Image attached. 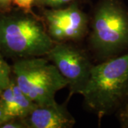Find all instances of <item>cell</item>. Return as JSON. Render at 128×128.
<instances>
[{
	"mask_svg": "<svg viewBox=\"0 0 128 128\" xmlns=\"http://www.w3.org/2000/svg\"><path fill=\"white\" fill-rule=\"evenodd\" d=\"M128 91V50L93 65L81 92L86 106L102 119L117 110Z\"/></svg>",
	"mask_w": 128,
	"mask_h": 128,
	"instance_id": "1",
	"label": "cell"
},
{
	"mask_svg": "<svg viewBox=\"0 0 128 128\" xmlns=\"http://www.w3.org/2000/svg\"><path fill=\"white\" fill-rule=\"evenodd\" d=\"M54 44L38 14H27L16 6L0 12V50L5 58L44 56Z\"/></svg>",
	"mask_w": 128,
	"mask_h": 128,
	"instance_id": "2",
	"label": "cell"
},
{
	"mask_svg": "<svg viewBox=\"0 0 128 128\" xmlns=\"http://www.w3.org/2000/svg\"><path fill=\"white\" fill-rule=\"evenodd\" d=\"M88 41L102 61L128 50V9L122 0H98L90 17Z\"/></svg>",
	"mask_w": 128,
	"mask_h": 128,
	"instance_id": "3",
	"label": "cell"
},
{
	"mask_svg": "<svg viewBox=\"0 0 128 128\" xmlns=\"http://www.w3.org/2000/svg\"><path fill=\"white\" fill-rule=\"evenodd\" d=\"M12 70L18 88L37 105L56 102V93L68 85L55 65L44 56L13 60Z\"/></svg>",
	"mask_w": 128,
	"mask_h": 128,
	"instance_id": "4",
	"label": "cell"
},
{
	"mask_svg": "<svg viewBox=\"0 0 128 128\" xmlns=\"http://www.w3.org/2000/svg\"><path fill=\"white\" fill-rule=\"evenodd\" d=\"M80 4V2H73L58 9H38V14L52 41L76 44L87 36L90 16Z\"/></svg>",
	"mask_w": 128,
	"mask_h": 128,
	"instance_id": "5",
	"label": "cell"
},
{
	"mask_svg": "<svg viewBox=\"0 0 128 128\" xmlns=\"http://www.w3.org/2000/svg\"><path fill=\"white\" fill-rule=\"evenodd\" d=\"M44 56L68 81V100L75 94L80 95L94 65L87 51L75 43H55Z\"/></svg>",
	"mask_w": 128,
	"mask_h": 128,
	"instance_id": "6",
	"label": "cell"
},
{
	"mask_svg": "<svg viewBox=\"0 0 128 128\" xmlns=\"http://www.w3.org/2000/svg\"><path fill=\"white\" fill-rule=\"evenodd\" d=\"M67 102L58 104L56 101L44 105H36L23 118L26 128H71L76 120L66 108Z\"/></svg>",
	"mask_w": 128,
	"mask_h": 128,
	"instance_id": "7",
	"label": "cell"
},
{
	"mask_svg": "<svg viewBox=\"0 0 128 128\" xmlns=\"http://www.w3.org/2000/svg\"><path fill=\"white\" fill-rule=\"evenodd\" d=\"M36 105L18 88L12 76L9 86L0 91V108L11 118H25Z\"/></svg>",
	"mask_w": 128,
	"mask_h": 128,
	"instance_id": "8",
	"label": "cell"
},
{
	"mask_svg": "<svg viewBox=\"0 0 128 128\" xmlns=\"http://www.w3.org/2000/svg\"><path fill=\"white\" fill-rule=\"evenodd\" d=\"M12 70L5 60L4 56L0 50V91L8 87L12 80Z\"/></svg>",
	"mask_w": 128,
	"mask_h": 128,
	"instance_id": "9",
	"label": "cell"
},
{
	"mask_svg": "<svg viewBox=\"0 0 128 128\" xmlns=\"http://www.w3.org/2000/svg\"><path fill=\"white\" fill-rule=\"evenodd\" d=\"M90 0H35L34 7L38 9L47 8V9H58L66 6L73 2H86Z\"/></svg>",
	"mask_w": 128,
	"mask_h": 128,
	"instance_id": "10",
	"label": "cell"
},
{
	"mask_svg": "<svg viewBox=\"0 0 128 128\" xmlns=\"http://www.w3.org/2000/svg\"><path fill=\"white\" fill-rule=\"evenodd\" d=\"M117 113L120 126L123 128H128V91L117 110Z\"/></svg>",
	"mask_w": 128,
	"mask_h": 128,
	"instance_id": "11",
	"label": "cell"
},
{
	"mask_svg": "<svg viewBox=\"0 0 128 128\" xmlns=\"http://www.w3.org/2000/svg\"><path fill=\"white\" fill-rule=\"evenodd\" d=\"M34 2L35 0H13V4L14 6L21 9L25 13L38 15V14L34 12L33 10Z\"/></svg>",
	"mask_w": 128,
	"mask_h": 128,
	"instance_id": "12",
	"label": "cell"
},
{
	"mask_svg": "<svg viewBox=\"0 0 128 128\" xmlns=\"http://www.w3.org/2000/svg\"><path fill=\"white\" fill-rule=\"evenodd\" d=\"M0 128H26L23 118H10L0 125Z\"/></svg>",
	"mask_w": 128,
	"mask_h": 128,
	"instance_id": "13",
	"label": "cell"
},
{
	"mask_svg": "<svg viewBox=\"0 0 128 128\" xmlns=\"http://www.w3.org/2000/svg\"><path fill=\"white\" fill-rule=\"evenodd\" d=\"M14 7L13 0H0V12H9Z\"/></svg>",
	"mask_w": 128,
	"mask_h": 128,
	"instance_id": "14",
	"label": "cell"
},
{
	"mask_svg": "<svg viewBox=\"0 0 128 128\" xmlns=\"http://www.w3.org/2000/svg\"><path fill=\"white\" fill-rule=\"evenodd\" d=\"M11 118V117L8 116V115L4 112V110L0 108V125L2 123H4L5 121H6V120L9 119V118Z\"/></svg>",
	"mask_w": 128,
	"mask_h": 128,
	"instance_id": "15",
	"label": "cell"
}]
</instances>
